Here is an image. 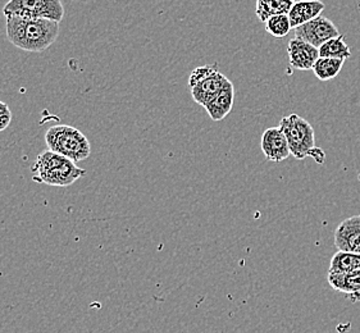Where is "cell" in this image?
Wrapping results in <instances>:
<instances>
[{
    "label": "cell",
    "mask_w": 360,
    "mask_h": 333,
    "mask_svg": "<svg viewBox=\"0 0 360 333\" xmlns=\"http://www.w3.org/2000/svg\"><path fill=\"white\" fill-rule=\"evenodd\" d=\"M45 143L51 152H58L73 162H81L90 157L91 146L81 131L67 126H54L45 133Z\"/></svg>",
    "instance_id": "cell-3"
},
{
    "label": "cell",
    "mask_w": 360,
    "mask_h": 333,
    "mask_svg": "<svg viewBox=\"0 0 360 333\" xmlns=\"http://www.w3.org/2000/svg\"><path fill=\"white\" fill-rule=\"evenodd\" d=\"M324 3L321 0H297L288 12L291 27L295 29L305 22L316 18L323 12Z\"/></svg>",
    "instance_id": "cell-12"
},
{
    "label": "cell",
    "mask_w": 360,
    "mask_h": 333,
    "mask_svg": "<svg viewBox=\"0 0 360 333\" xmlns=\"http://www.w3.org/2000/svg\"><path fill=\"white\" fill-rule=\"evenodd\" d=\"M34 181L49 186L67 188L86 176V172L75 164V162L56 152H41L32 166Z\"/></svg>",
    "instance_id": "cell-2"
},
{
    "label": "cell",
    "mask_w": 360,
    "mask_h": 333,
    "mask_svg": "<svg viewBox=\"0 0 360 333\" xmlns=\"http://www.w3.org/2000/svg\"><path fill=\"white\" fill-rule=\"evenodd\" d=\"M319 56L321 57H330V58L345 59L352 57V51L349 45L346 44L345 37L342 35L332 37L322 44L319 48Z\"/></svg>",
    "instance_id": "cell-17"
},
{
    "label": "cell",
    "mask_w": 360,
    "mask_h": 333,
    "mask_svg": "<svg viewBox=\"0 0 360 333\" xmlns=\"http://www.w3.org/2000/svg\"><path fill=\"white\" fill-rule=\"evenodd\" d=\"M360 269V254L339 250L332 256L328 273H347Z\"/></svg>",
    "instance_id": "cell-15"
},
{
    "label": "cell",
    "mask_w": 360,
    "mask_h": 333,
    "mask_svg": "<svg viewBox=\"0 0 360 333\" xmlns=\"http://www.w3.org/2000/svg\"><path fill=\"white\" fill-rule=\"evenodd\" d=\"M288 53L290 65L299 71L313 70V65L321 57L317 46L307 43L299 37H294L290 40Z\"/></svg>",
    "instance_id": "cell-9"
},
{
    "label": "cell",
    "mask_w": 360,
    "mask_h": 333,
    "mask_svg": "<svg viewBox=\"0 0 360 333\" xmlns=\"http://www.w3.org/2000/svg\"><path fill=\"white\" fill-rule=\"evenodd\" d=\"M344 59L319 57L313 65V72L316 73L318 80H333L344 67Z\"/></svg>",
    "instance_id": "cell-16"
},
{
    "label": "cell",
    "mask_w": 360,
    "mask_h": 333,
    "mask_svg": "<svg viewBox=\"0 0 360 333\" xmlns=\"http://www.w3.org/2000/svg\"><path fill=\"white\" fill-rule=\"evenodd\" d=\"M4 105H6V104H4V103L0 102V110H1V108H3V107H4Z\"/></svg>",
    "instance_id": "cell-20"
},
{
    "label": "cell",
    "mask_w": 360,
    "mask_h": 333,
    "mask_svg": "<svg viewBox=\"0 0 360 333\" xmlns=\"http://www.w3.org/2000/svg\"><path fill=\"white\" fill-rule=\"evenodd\" d=\"M328 283L332 289L347 295L360 294V269L347 273H328Z\"/></svg>",
    "instance_id": "cell-13"
},
{
    "label": "cell",
    "mask_w": 360,
    "mask_h": 333,
    "mask_svg": "<svg viewBox=\"0 0 360 333\" xmlns=\"http://www.w3.org/2000/svg\"><path fill=\"white\" fill-rule=\"evenodd\" d=\"M339 35V30L335 26V23L321 15L295 27V37H299L317 48L327 40Z\"/></svg>",
    "instance_id": "cell-6"
},
{
    "label": "cell",
    "mask_w": 360,
    "mask_h": 333,
    "mask_svg": "<svg viewBox=\"0 0 360 333\" xmlns=\"http://www.w3.org/2000/svg\"><path fill=\"white\" fill-rule=\"evenodd\" d=\"M233 100H235V89L233 84L229 82L224 90L213 98L210 102L204 107L209 117L213 121H222L226 117L229 116L233 107Z\"/></svg>",
    "instance_id": "cell-11"
},
{
    "label": "cell",
    "mask_w": 360,
    "mask_h": 333,
    "mask_svg": "<svg viewBox=\"0 0 360 333\" xmlns=\"http://www.w3.org/2000/svg\"><path fill=\"white\" fill-rule=\"evenodd\" d=\"M6 17L20 15L31 18H49L62 22L65 7L60 0H9L3 8Z\"/></svg>",
    "instance_id": "cell-5"
},
{
    "label": "cell",
    "mask_w": 360,
    "mask_h": 333,
    "mask_svg": "<svg viewBox=\"0 0 360 333\" xmlns=\"http://www.w3.org/2000/svg\"><path fill=\"white\" fill-rule=\"evenodd\" d=\"M260 149L266 159L276 163L283 162L291 155L288 138L281 127H271L264 131L260 140Z\"/></svg>",
    "instance_id": "cell-8"
},
{
    "label": "cell",
    "mask_w": 360,
    "mask_h": 333,
    "mask_svg": "<svg viewBox=\"0 0 360 333\" xmlns=\"http://www.w3.org/2000/svg\"><path fill=\"white\" fill-rule=\"evenodd\" d=\"M297 0H257V17L266 22L271 15H288Z\"/></svg>",
    "instance_id": "cell-14"
},
{
    "label": "cell",
    "mask_w": 360,
    "mask_h": 333,
    "mask_svg": "<svg viewBox=\"0 0 360 333\" xmlns=\"http://www.w3.org/2000/svg\"><path fill=\"white\" fill-rule=\"evenodd\" d=\"M310 157H311L313 159L316 160L318 164H323L324 158H326V154H324V152L322 150V149L314 148V149H313V152H311V154H310Z\"/></svg>",
    "instance_id": "cell-19"
},
{
    "label": "cell",
    "mask_w": 360,
    "mask_h": 333,
    "mask_svg": "<svg viewBox=\"0 0 360 333\" xmlns=\"http://www.w3.org/2000/svg\"><path fill=\"white\" fill-rule=\"evenodd\" d=\"M280 127L286 135L290 152L295 159L302 160L310 157L316 148V136L314 129L307 119L297 115H290L282 118Z\"/></svg>",
    "instance_id": "cell-4"
},
{
    "label": "cell",
    "mask_w": 360,
    "mask_h": 333,
    "mask_svg": "<svg viewBox=\"0 0 360 333\" xmlns=\"http://www.w3.org/2000/svg\"><path fill=\"white\" fill-rule=\"evenodd\" d=\"M335 247L342 252L360 254V216L347 218L335 231Z\"/></svg>",
    "instance_id": "cell-10"
},
{
    "label": "cell",
    "mask_w": 360,
    "mask_h": 333,
    "mask_svg": "<svg viewBox=\"0 0 360 333\" xmlns=\"http://www.w3.org/2000/svg\"><path fill=\"white\" fill-rule=\"evenodd\" d=\"M264 27L271 37H277V39L286 37L292 29L288 15H271L264 22Z\"/></svg>",
    "instance_id": "cell-18"
},
{
    "label": "cell",
    "mask_w": 360,
    "mask_h": 333,
    "mask_svg": "<svg viewBox=\"0 0 360 333\" xmlns=\"http://www.w3.org/2000/svg\"><path fill=\"white\" fill-rule=\"evenodd\" d=\"M229 82L230 80L217 68L213 72L209 73L205 77L196 81L194 85L190 86L193 99L199 105L205 107L213 98H216L217 95L224 90Z\"/></svg>",
    "instance_id": "cell-7"
},
{
    "label": "cell",
    "mask_w": 360,
    "mask_h": 333,
    "mask_svg": "<svg viewBox=\"0 0 360 333\" xmlns=\"http://www.w3.org/2000/svg\"><path fill=\"white\" fill-rule=\"evenodd\" d=\"M59 23L49 18L7 17V39L15 48L31 53H41L56 43Z\"/></svg>",
    "instance_id": "cell-1"
}]
</instances>
